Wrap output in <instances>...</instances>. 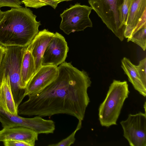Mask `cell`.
I'll list each match as a JSON object with an SVG mask.
<instances>
[{
  "label": "cell",
  "mask_w": 146,
  "mask_h": 146,
  "mask_svg": "<svg viewBox=\"0 0 146 146\" xmlns=\"http://www.w3.org/2000/svg\"><path fill=\"white\" fill-rule=\"evenodd\" d=\"M123 0H88L92 8L107 27L121 41L124 38L125 29L120 20V10Z\"/></svg>",
  "instance_id": "5b68a950"
},
{
  "label": "cell",
  "mask_w": 146,
  "mask_h": 146,
  "mask_svg": "<svg viewBox=\"0 0 146 146\" xmlns=\"http://www.w3.org/2000/svg\"><path fill=\"white\" fill-rule=\"evenodd\" d=\"M124 137L131 146H146V113L129 114L120 122Z\"/></svg>",
  "instance_id": "ba28073f"
},
{
  "label": "cell",
  "mask_w": 146,
  "mask_h": 146,
  "mask_svg": "<svg viewBox=\"0 0 146 146\" xmlns=\"http://www.w3.org/2000/svg\"><path fill=\"white\" fill-rule=\"evenodd\" d=\"M135 0H123L120 10V20L122 27L125 29L129 10Z\"/></svg>",
  "instance_id": "d6986e66"
},
{
  "label": "cell",
  "mask_w": 146,
  "mask_h": 146,
  "mask_svg": "<svg viewBox=\"0 0 146 146\" xmlns=\"http://www.w3.org/2000/svg\"><path fill=\"white\" fill-rule=\"evenodd\" d=\"M75 130L68 136L59 142L55 144L49 145L48 146H70L74 143L76 139L75 135L76 132L81 128L82 121L79 120Z\"/></svg>",
  "instance_id": "ffe728a7"
},
{
  "label": "cell",
  "mask_w": 146,
  "mask_h": 146,
  "mask_svg": "<svg viewBox=\"0 0 146 146\" xmlns=\"http://www.w3.org/2000/svg\"><path fill=\"white\" fill-rule=\"evenodd\" d=\"M58 66H42L33 76L25 88V96L36 94L54 80L58 76Z\"/></svg>",
  "instance_id": "30bf717a"
},
{
  "label": "cell",
  "mask_w": 146,
  "mask_h": 146,
  "mask_svg": "<svg viewBox=\"0 0 146 146\" xmlns=\"http://www.w3.org/2000/svg\"><path fill=\"white\" fill-rule=\"evenodd\" d=\"M22 0H0V9L3 7L11 8H19L22 7Z\"/></svg>",
  "instance_id": "7402d4cb"
},
{
  "label": "cell",
  "mask_w": 146,
  "mask_h": 146,
  "mask_svg": "<svg viewBox=\"0 0 146 146\" xmlns=\"http://www.w3.org/2000/svg\"><path fill=\"white\" fill-rule=\"evenodd\" d=\"M0 122L3 128L17 126L30 129L38 134L53 133L55 129V123L36 115L32 118L22 117L9 113L0 109Z\"/></svg>",
  "instance_id": "52a82bcc"
},
{
  "label": "cell",
  "mask_w": 146,
  "mask_h": 146,
  "mask_svg": "<svg viewBox=\"0 0 146 146\" xmlns=\"http://www.w3.org/2000/svg\"><path fill=\"white\" fill-rule=\"evenodd\" d=\"M72 0H58V1H59L60 2L64 1H70Z\"/></svg>",
  "instance_id": "484cf974"
},
{
  "label": "cell",
  "mask_w": 146,
  "mask_h": 146,
  "mask_svg": "<svg viewBox=\"0 0 146 146\" xmlns=\"http://www.w3.org/2000/svg\"><path fill=\"white\" fill-rule=\"evenodd\" d=\"M121 67L134 88L144 97L146 96V86L142 81L137 71L135 65L124 57L121 60Z\"/></svg>",
  "instance_id": "9a60e30c"
},
{
  "label": "cell",
  "mask_w": 146,
  "mask_h": 146,
  "mask_svg": "<svg viewBox=\"0 0 146 146\" xmlns=\"http://www.w3.org/2000/svg\"><path fill=\"white\" fill-rule=\"evenodd\" d=\"M27 47H6L0 68V81L3 76L8 75L14 100L17 108L26 96L25 89L20 86V74L22 59Z\"/></svg>",
  "instance_id": "277c9868"
},
{
  "label": "cell",
  "mask_w": 146,
  "mask_h": 146,
  "mask_svg": "<svg viewBox=\"0 0 146 146\" xmlns=\"http://www.w3.org/2000/svg\"><path fill=\"white\" fill-rule=\"evenodd\" d=\"M0 21V44L27 47L39 32L40 21L29 8H11Z\"/></svg>",
  "instance_id": "7a4b0ae2"
},
{
  "label": "cell",
  "mask_w": 146,
  "mask_h": 146,
  "mask_svg": "<svg viewBox=\"0 0 146 146\" xmlns=\"http://www.w3.org/2000/svg\"><path fill=\"white\" fill-rule=\"evenodd\" d=\"M3 15V12L0 9V21L2 19Z\"/></svg>",
  "instance_id": "d4e9b609"
},
{
  "label": "cell",
  "mask_w": 146,
  "mask_h": 146,
  "mask_svg": "<svg viewBox=\"0 0 146 146\" xmlns=\"http://www.w3.org/2000/svg\"><path fill=\"white\" fill-rule=\"evenodd\" d=\"M131 41L141 47L143 51L146 48V25L132 33L127 41Z\"/></svg>",
  "instance_id": "e0dca14e"
},
{
  "label": "cell",
  "mask_w": 146,
  "mask_h": 146,
  "mask_svg": "<svg viewBox=\"0 0 146 146\" xmlns=\"http://www.w3.org/2000/svg\"><path fill=\"white\" fill-rule=\"evenodd\" d=\"M92 10L90 7L79 3L66 9L60 15L62 18L60 29L68 35L71 33L92 27V23L89 17Z\"/></svg>",
  "instance_id": "8992f818"
},
{
  "label": "cell",
  "mask_w": 146,
  "mask_h": 146,
  "mask_svg": "<svg viewBox=\"0 0 146 146\" xmlns=\"http://www.w3.org/2000/svg\"><path fill=\"white\" fill-rule=\"evenodd\" d=\"M0 109L13 115H18L8 75L3 76L0 81Z\"/></svg>",
  "instance_id": "5bb4252c"
},
{
  "label": "cell",
  "mask_w": 146,
  "mask_h": 146,
  "mask_svg": "<svg viewBox=\"0 0 146 146\" xmlns=\"http://www.w3.org/2000/svg\"><path fill=\"white\" fill-rule=\"evenodd\" d=\"M135 66L142 81L146 86V58L141 60L139 64Z\"/></svg>",
  "instance_id": "44dd1931"
},
{
  "label": "cell",
  "mask_w": 146,
  "mask_h": 146,
  "mask_svg": "<svg viewBox=\"0 0 146 146\" xmlns=\"http://www.w3.org/2000/svg\"><path fill=\"white\" fill-rule=\"evenodd\" d=\"M3 142L5 146H30L28 143L21 141L7 140Z\"/></svg>",
  "instance_id": "603a6c76"
},
{
  "label": "cell",
  "mask_w": 146,
  "mask_h": 146,
  "mask_svg": "<svg viewBox=\"0 0 146 146\" xmlns=\"http://www.w3.org/2000/svg\"><path fill=\"white\" fill-rule=\"evenodd\" d=\"M68 50L67 42L64 37L56 32L44 52L42 66H58L65 62Z\"/></svg>",
  "instance_id": "9c48e42d"
},
{
  "label": "cell",
  "mask_w": 146,
  "mask_h": 146,
  "mask_svg": "<svg viewBox=\"0 0 146 146\" xmlns=\"http://www.w3.org/2000/svg\"><path fill=\"white\" fill-rule=\"evenodd\" d=\"M56 78L39 93L18 107V115L50 118L66 114L78 120L84 119L90 100L87 90L92 82L86 72L64 62L58 66Z\"/></svg>",
  "instance_id": "6da1fadb"
},
{
  "label": "cell",
  "mask_w": 146,
  "mask_h": 146,
  "mask_svg": "<svg viewBox=\"0 0 146 146\" xmlns=\"http://www.w3.org/2000/svg\"><path fill=\"white\" fill-rule=\"evenodd\" d=\"M6 48L2 45L0 44V68L2 60Z\"/></svg>",
  "instance_id": "cb8c5ba5"
},
{
  "label": "cell",
  "mask_w": 146,
  "mask_h": 146,
  "mask_svg": "<svg viewBox=\"0 0 146 146\" xmlns=\"http://www.w3.org/2000/svg\"><path fill=\"white\" fill-rule=\"evenodd\" d=\"M57 0V1H58V0Z\"/></svg>",
  "instance_id": "4316f807"
},
{
  "label": "cell",
  "mask_w": 146,
  "mask_h": 146,
  "mask_svg": "<svg viewBox=\"0 0 146 146\" xmlns=\"http://www.w3.org/2000/svg\"><path fill=\"white\" fill-rule=\"evenodd\" d=\"M22 2L26 7L37 9L44 6L49 5L54 9L60 2L59 1L54 0H22Z\"/></svg>",
  "instance_id": "ac0fdd59"
},
{
  "label": "cell",
  "mask_w": 146,
  "mask_h": 146,
  "mask_svg": "<svg viewBox=\"0 0 146 146\" xmlns=\"http://www.w3.org/2000/svg\"><path fill=\"white\" fill-rule=\"evenodd\" d=\"M129 93L126 81L113 80L106 98L99 108V119L102 126L109 127L117 125L124 102Z\"/></svg>",
  "instance_id": "3957f363"
},
{
  "label": "cell",
  "mask_w": 146,
  "mask_h": 146,
  "mask_svg": "<svg viewBox=\"0 0 146 146\" xmlns=\"http://www.w3.org/2000/svg\"><path fill=\"white\" fill-rule=\"evenodd\" d=\"M38 134L28 128L17 126L3 128L0 130V142L7 140L21 141L34 146L38 140Z\"/></svg>",
  "instance_id": "7c38bea8"
},
{
  "label": "cell",
  "mask_w": 146,
  "mask_h": 146,
  "mask_svg": "<svg viewBox=\"0 0 146 146\" xmlns=\"http://www.w3.org/2000/svg\"><path fill=\"white\" fill-rule=\"evenodd\" d=\"M146 13V0H135L129 11L124 32L126 38H129L133 30Z\"/></svg>",
  "instance_id": "4fadbf2b"
},
{
  "label": "cell",
  "mask_w": 146,
  "mask_h": 146,
  "mask_svg": "<svg viewBox=\"0 0 146 146\" xmlns=\"http://www.w3.org/2000/svg\"><path fill=\"white\" fill-rule=\"evenodd\" d=\"M36 72L34 60L31 52L27 49L24 52L21 68V88H25Z\"/></svg>",
  "instance_id": "2e32d148"
},
{
  "label": "cell",
  "mask_w": 146,
  "mask_h": 146,
  "mask_svg": "<svg viewBox=\"0 0 146 146\" xmlns=\"http://www.w3.org/2000/svg\"><path fill=\"white\" fill-rule=\"evenodd\" d=\"M54 33L47 29L39 31L27 48L33 57L35 65L36 72L42 66L43 55L46 48Z\"/></svg>",
  "instance_id": "8fae6325"
}]
</instances>
